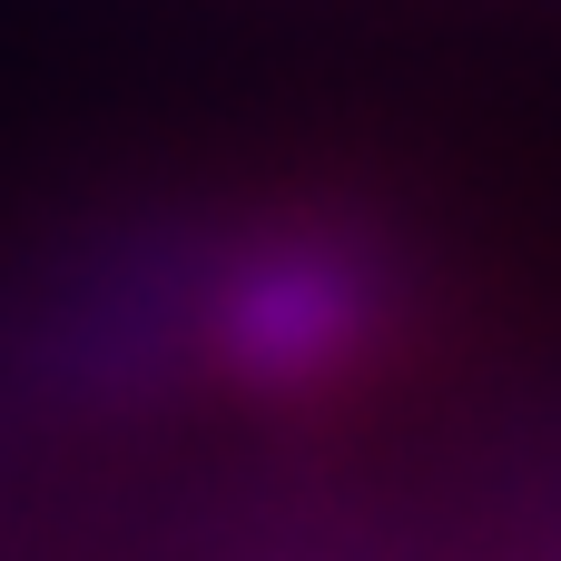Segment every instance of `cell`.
Returning <instances> with one entry per match:
<instances>
[{
  "label": "cell",
  "instance_id": "1",
  "mask_svg": "<svg viewBox=\"0 0 561 561\" xmlns=\"http://www.w3.org/2000/svg\"><path fill=\"white\" fill-rule=\"evenodd\" d=\"M394 335V266L345 237H276L207 296V365L247 394H335Z\"/></svg>",
  "mask_w": 561,
  "mask_h": 561
}]
</instances>
